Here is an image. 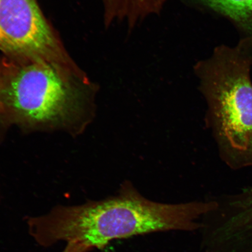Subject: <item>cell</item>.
Returning a JSON list of instances; mask_svg holds the SVG:
<instances>
[{"mask_svg": "<svg viewBox=\"0 0 252 252\" xmlns=\"http://www.w3.org/2000/svg\"><path fill=\"white\" fill-rule=\"evenodd\" d=\"M217 206L214 201L158 203L125 191L103 200L57 206L45 215L30 218L28 231L44 247L64 241L78 242L91 251L103 250L113 241L132 236L201 229V217Z\"/></svg>", "mask_w": 252, "mask_h": 252, "instance_id": "1", "label": "cell"}, {"mask_svg": "<svg viewBox=\"0 0 252 252\" xmlns=\"http://www.w3.org/2000/svg\"><path fill=\"white\" fill-rule=\"evenodd\" d=\"M98 87L86 74L50 63L0 59V128L84 130L93 117Z\"/></svg>", "mask_w": 252, "mask_h": 252, "instance_id": "2", "label": "cell"}, {"mask_svg": "<svg viewBox=\"0 0 252 252\" xmlns=\"http://www.w3.org/2000/svg\"><path fill=\"white\" fill-rule=\"evenodd\" d=\"M248 42L220 46L194 65L223 159L233 169L252 165V84Z\"/></svg>", "mask_w": 252, "mask_h": 252, "instance_id": "3", "label": "cell"}, {"mask_svg": "<svg viewBox=\"0 0 252 252\" xmlns=\"http://www.w3.org/2000/svg\"><path fill=\"white\" fill-rule=\"evenodd\" d=\"M0 51L7 58L44 62L86 73L69 55L37 0H0Z\"/></svg>", "mask_w": 252, "mask_h": 252, "instance_id": "4", "label": "cell"}, {"mask_svg": "<svg viewBox=\"0 0 252 252\" xmlns=\"http://www.w3.org/2000/svg\"><path fill=\"white\" fill-rule=\"evenodd\" d=\"M103 24L108 28L114 24H125L129 32L146 19L161 14L169 0H101Z\"/></svg>", "mask_w": 252, "mask_h": 252, "instance_id": "5", "label": "cell"}, {"mask_svg": "<svg viewBox=\"0 0 252 252\" xmlns=\"http://www.w3.org/2000/svg\"><path fill=\"white\" fill-rule=\"evenodd\" d=\"M232 19L244 29L252 32V0H185Z\"/></svg>", "mask_w": 252, "mask_h": 252, "instance_id": "6", "label": "cell"}, {"mask_svg": "<svg viewBox=\"0 0 252 252\" xmlns=\"http://www.w3.org/2000/svg\"><path fill=\"white\" fill-rule=\"evenodd\" d=\"M92 251L86 246L78 242H69L62 252H90Z\"/></svg>", "mask_w": 252, "mask_h": 252, "instance_id": "7", "label": "cell"}]
</instances>
